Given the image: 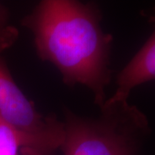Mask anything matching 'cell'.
Here are the masks:
<instances>
[{
	"label": "cell",
	"mask_w": 155,
	"mask_h": 155,
	"mask_svg": "<svg viewBox=\"0 0 155 155\" xmlns=\"http://www.w3.org/2000/svg\"><path fill=\"white\" fill-rule=\"evenodd\" d=\"M101 22L96 5L75 0H43L22 21L40 59L53 64L65 84L88 88L98 107L107 99L113 40Z\"/></svg>",
	"instance_id": "6da1fadb"
},
{
	"label": "cell",
	"mask_w": 155,
	"mask_h": 155,
	"mask_svg": "<svg viewBox=\"0 0 155 155\" xmlns=\"http://www.w3.org/2000/svg\"><path fill=\"white\" fill-rule=\"evenodd\" d=\"M96 117L64 108V155H138L150 128L147 116L128 101L106 99Z\"/></svg>",
	"instance_id": "7a4b0ae2"
},
{
	"label": "cell",
	"mask_w": 155,
	"mask_h": 155,
	"mask_svg": "<svg viewBox=\"0 0 155 155\" xmlns=\"http://www.w3.org/2000/svg\"><path fill=\"white\" fill-rule=\"evenodd\" d=\"M0 119L15 133L22 155H55L61 150L65 135L63 121L37 111L1 58Z\"/></svg>",
	"instance_id": "3957f363"
},
{
	"label": "cell",
	"mask_w": 155,
	"mask_h": 155,
	"mask_svg": "<svg viewBox=\"0 0 155 155\" xmlns=\"http://www.w3.org/2000/svg\"><path fill=\"white\" fill-rule=\"evenodd\" d=\"M155 78V33L153 32L140 50L116 78V88L109 101H128L135 87Z\"/></svg>",
	"instance_id": "277c9868"
},
{
	"label": "cell",
	"mask_w": 155,
	"mask_h": 155,
	"mask_svg": "<svg viewBox=\"0 0 155 155\" xmlns=\"http://www.w3.org/2000/svg\"><path fill=\"white\" fill-rule=\"evenodd\" d=\"M18 37L17 29L9 22L8 10L0 3V53L12 46Z\"/></svg>",
	"instance_id": "5b68a950"
},
{
	"label": "cell",
	"mask_w": 155,
	"mask_h": 155,
	"mask_svg": "<svg viewBox=\"0 0 155 155\" xmlns=\"http://www.w3.org/2000/svg\"><path fill=\"white\" fill-rule=\"evenodd\" d=\"M20 143L15 133L0 119V155H17Z\"/></svg>",
	"instance_id": "8992f818"
}]
</instances>
